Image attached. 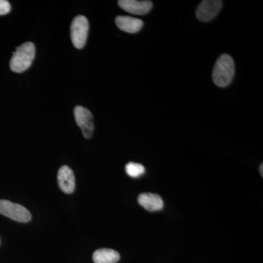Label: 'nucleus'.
<instances>
[{
	"label": "nucleus",
	"mask_w": 263,
	"mask_h": 263,
	"mask_svg": "<svg viewBox=\"0 0 263 263\" xmlns=\"http://www.w3.org/2000/svg\"><path fill=\"white\" fill-rule=\"evenodd\" d=\"M235 76V63L228 54H222L216 60L213 70L212 79L214 84L224 88L233 81Z\"/></svg>",
	"instance_id": "obj_1"
},
{
	"label": "nucleus",
	"mask_w": 263,
	"mask_h": 263,
	"mask_svg": "<svg viewBox=\"0 0 263 263\" xmlns=\"http://www.w3.org/2000/svg\"><path fill=\"white\" fill-rule=\"evenodd\" d=\"M34 56V45L30 42L23 43L13 52L10 62V69L17 73L24 72L32 65Z\"/></svg>",
	"instance_id": "obj_2"
},
{
	"label": "nucleus",
	"mask_w": 263,
	"mask_h": 263,
	"mask_svg": "<svg viewBox=\"0 0 263 263\" xmlns=\"http://www.w3.org/2000/svg\"><path fill=\"white\" fill-rule=\"evenodd\" d=\"M89 29V22L84 15H78L72 20L70 27L71 41L78 49L84 47Z\"/></svg>",
	"instance_id": "obj_3"
},
{
	"label": "nucleus",
	"mask_w": 263,
	"mask_h": 263,
	"mask_svg": "<svg viewBox=\"0 0 263 263\" xmlns=\"http://www.w3.org/2000/svg\"><path fill=\"white\" fill-rule=\"evenodd\" d=\"M0 214L18 222H28L32 219L25 207L7 200H0Z\"/></svg>",
	"instance_id": "obj_4"
},
{
	"label": "nucleus",
	"mask_w": 263,
	"mask_h": 263,
	"mask_svg": "<svg viewBox=\"0 0 263 263\" xmlns=\"http://www.w3.org/2000/svg\"><path fill=\"white\" fill-rule=\"evenodd\" d=\"M74 117L76 124L81 128L83 136L86 139H90L94 133V119L92 114L87 108L76 106L74 108Z\"/></svg>",
	"instance_id": "obj_5"
},
{
	"label": "nucleus",
	"mask_w": 263,
	"mask_h": 263,
	"mask_svg": "<svg viewBox=\"0 0 263 263\" xmlns=\"http://www.w3.org/2000/svg\"><path fill=\"white\" fill-rule=\"evenodd\" d=\"M221 6L222 2L220 0H204L197 6V18L201 22H209L219 13Z\"/></svg>",
	"instance_id": "obj_6"
},
{
	"label": "nucleus",
	"mask_w": 263,
	"mask_h": 263,
	"mask_svg": "<svg viewBox=\"0 0 263 263\" xmlns=\"http://www.w3.org/2000/svg\"><path fill=\"white\" fill-rule=\"evenodd\" d=\"M59 186L66 194L73 193L76 187V179L72 170L68 166L63 165L60 167L57 174Z\"/></svg>",
	"instance_id": "obj_7"
},
{
	"label": "nucleus",
	"mask_w": 263,
	"mask_h": 263,
	"mask_svg": "<svg viewBox=\"0 0 263 263\" xmlns=\"http://www.w3.org/2000/svg\"><path fill=\"white\" fill-rule=\"evenodd\" d=\"M119 7L127 13L134 15H145L150 11L153 6L151 1L137 0H120L118 2Z\"/></svg>",
	"instance_id": "obj_8"
},
{
	"label": "nucleus",
	"mask_w": 263,
	"mask_h": 263,
	"mask_svg": "<svg viewBox=\"0 0 263 263\" xmlns=\"http://www.w3.org/2000/svg\"><path fill=\"white\" fill-rule=\"evenodd\" d=\"M138 202L142 207L148 212H157L162 210L164 202L162 197L157 194L143 193L139 195Z\"/></svg>",
	"instance_id": "obj_9"
},
{
	"label": "nucleus",
	"mask_w": 263,
	"mask_h": 263,
	"mask_svg": "<svg viewBox=\"0 0 263 263\" xmlns=\"http://www.w3.org/2000/svg\"><path fill=\"white\" fill-rule=\"evenodd\" d=\"M116 24L121 30L127 33L139 32L143 26V21L127 15H119L116 18Z\"/></svg>",
	"instance_id": "obj_10"
},
{
	"label": "nucleus",
	"mask_w": 263,
	"mask_h": 263,
	"mask_svg": "<svg viewBox=\"0 0 263 263\" xmlns=\"http://www.w3.org/2000/svg\"><path fill=\"white\" fill-rule=\"evenodd\" d=\"M120 259V254L110 249H100L93 254L95 263H117Z\"/></svg>",
	"instance_id": "obj_11"
},
{
	"label": "nucleus",
	"mask_w": 263,
	"mask_h": 263,
	"mask_svg": "<svg viewBox=\"0 0 263 263\" xmlns=\"http://www.w3.org/2000/svg\"><path fill=\"white\" fill-rule=\"evenodd\" d=\"M125 171L130 177L138 178L144 174L145 167L143 164L131 162L125 166Z\"/></svg>",
	"instance_id": "obj_12"
},
{
	"label": "nucleus",
	"mask_w": 263,
	"mask_h": 263,
	"mask_svg": "<svg viewBox=\"0 0 263 263\" xmlns=\"http://www.w3.org/2000/svg\"><path fill=\"white\" fill-rule=\"evenodd\" d=\"M11 9L9 2L6 0H0V15L9 13Z\"/></svg>",
	"instance_id": "obj_13"
},
{
	"label": "nucleus",
	"mask_w": 263,
	"mask_h": 263,
	"mask_svg": "<svg viewBox=\"0 0 263 263\" xmlns=\"http://www.w3.org/2000/svg\"><path fill=\"white\" fill-rule=\"evenodd\" d=\"M262 169H263V165L262 164H261L260 167H259V171H260V174H261V176H263Z\"/></svg>",
	"instance_id": "obj_14"
}]
</instances>
